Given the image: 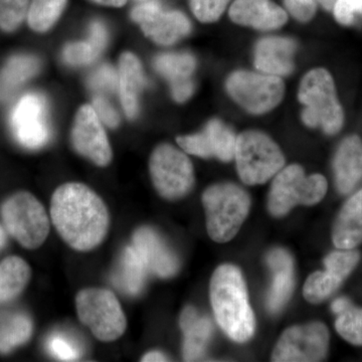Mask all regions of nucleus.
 <instances>
[{
	"instance_id": "1",
	"label": "nucleus",
	"mask_w": 362,
	"mask_h": 362,
	"mask_svg": "<svg viewBox=\"0 0 362 362\" xmlns=\"http://www.w3.org/2000/svg\"><path fill=\"white\" fill-rule=\"evenodd\" d=\"M51 218L62 239L78 252H89L99 247L110 228L106 204L83 183H65L54 190Z\"/></svg>"
},
{
	"instance_id": "2",
	"label": "nucleus",
	"mask_w": 362,
	"mask_h": 362,
	"mask_svg": "<svg viewBox=\"0 0 362 362\" xmlns=\"http://www.w3.org/2000/svg\"><path fill=\"white\" fill-rule=\"evenodd\" d=\"M209 296L216 322L223 332L235 342L251 339L256 319L240 269L230 264L218 267L211 277Z\"/></svg>"
},
{
	"instance_id": "3",
	"label": "nucleus",
	"mask_w": 362,
	"mask_h": 362,
	"mask_svg": "<svg viewBox=\"0 0 362 362\" xmlns=\"http://www.w3.org/2000/svg\"><path fill=\"white\" fill-rule=\"evenodd\" d=\"M206 228L214 242H230L239 233L251 207L246 190L233 183H218L202 194Z\"/></svg>"
},
{
	"instance_id": "4",
	"label": "nucleus",
	"mask_w": 362,
	"mask_h": 362,
	"mask_svg": "<svg viewBox=\"0 0 362 362\" xmlns=\"http://www.w3.org/2000/svg\"><path fill=\"white\" fill-rule=\"evenodd\" d=\"M299 101L304 105L302 120L311 128H322L326 134L339 132L344 121L341 105L338 102L334 81L324 69H314L302 78Z\"/></svg>"
},
{
	"instance_id": "5",
	"label": "nucleus",
	"mask_w": 362,
	"mask_h": 362,
	"mask_svg": "<svg viewBox=\"0 0 362 362\" xmlns=\"http://www.w3.org/2000/svg\"><path fill=\"white\" fill-rule=\"evenodd\" d=\"M328 183L321 175H305L298 164L287 166L275 175L268 199L269 211L274 216H285L298 204L314 206L324 199Z\"/></svg>"
},
{
	"instance_id": "6",
	"label": "nucleus",
	"mask_w": 362,
	"mask_h": 362,
	"mask_svg": "<svg viewBox=\"0 0 362 362\" xmlns=\"http://www.w3.org/2000/svg\"><path fill=\"white\" fill-rule=\"evenodd\" d=\"M235 158L240 180L247 185H263L285 164L280 147L259 131H246L238 136Z\"/></svg>"
},
{
	"instance_id": "7",
	"label": "nucleus",
	"mask_w": 362,
	"mask_h": 362,
	"mask_svg": "<svg viewBox=\"0 0 362 362\" xmlns=\"http://www.w3.org/2000/svg\"><path fill=\"white\" fill-rule=\"evenodd\" d=\"M76 307L81 322L98 339L111 342L125 332L127 320L115 295L101 288H87L78 293Z\"/></svg>"
},
{
	"instance_id": "8",
	"label": "nucleus",
	"mask_w": 362,
	"mask_h": 362,
	"mask_svg": "<svg viewBox=\"0 0 362 362\" xmlns=\"http://www.w3.org/2000/svg\"><path fill=\"white\" fill-rule=\"evenodd\" d=\"M1 218L9 235L25 249H37L49 235L47 211L30 192H18L6 199L1 206Z\"/></svg>"
},
{
	"instance_id": "9",
	"label": "nucleus",
	"mask_w": 362,
	"mask_h": 362,
	"mask_svg": "<svg viewBox=\"0 0 362 362\" xmlns=\"http://www.w3.org/2000/svg\"><path fill=\"white\" fill-rule=\"evenodd\" d=\"M152 183L159 194L168 201L182 199L194 185V171L187 154L170 144H161L149 160Z\"/></svg>"
},
{
	"instance_id": "10",
	"label": "nucleus",
	"mask_w": 362,
	"mask_h": 362,
	"mask_svg": "<svg viewBox=\"0 0 362 362\" xmlns=\"http://www.w3.org/2000/svg\"><path fill=\"white\" fill-rule=\"evenodd\" d=\"M226 90L245 110L261 115L281 103L285 94V85L278 76L238 71L226 80Z\"/></svg>"
},
{
	"instance_id": "11",
	"label": "nucleus",
	"mask_w": 362,
	"mask_h": 362,
	"mask_svg": "<svg viewBox=\"0 0 362 362\" xmlns=\"http://www.w3.org/2000/svg\"><path fill=\"white\" fill-rule=\"evenodd\" d=\"M329 349V332L321 322L293 326L281 335L272 354L276 362L322 361Z\"/></svg>"
},
{
	"instance_id": "12",
	"label": "nucleus",
	"mask_w": 362,
	"mask_h": 362,
	"mask_svg": "<svg viewBox=\"0 0 362 362\" xmlns=\"http://www.w3.org/2000/svg\"><path fill=\"white\" fill-rule=\"evenodd\" d=\"M74 149L100 168L112 161L110 142L94 107L83 105L76 114L71 132Z\"/></svg>"
},
{
	"instance_id": "13",
	"label": "nucleus",
	"mask_w": 362,
	"mask_h": 362,
	"mask_svg": "<svg viewBox=\"0 0 362 362\" xmlns=\"http://www.w3.org/2000/svg\"><path fill=\"white\" fill-rule=\"evenodd\" d=\"M131 18L140 25L148 39L161 45H171L187 37L192 25L187 16L177 11H164L157 2H145L135 6Z\"/></svg>"
},
{
	"instance_id": "14",
	"label": "nucleus",
	"mask_w": 362,
	"mask_h": 362,
	"mask_svg": "<svg viewBox=\"0 0 362 362\" xmlns=\"http://www.w3.org/2000/svg\"><path fill=\"white\" fill-rule=\"evenodd\" d=\"M14 137L28 149L45 146L51 137L47 103L39 94H28L14 107L11 117Z\"/></svg>"
},
{
	"instance_id": "15",
	"label": "nucleus",
	"mask_w": 362,
	"mask_h": 362,
	"mask_svg": "<svg viewBox=\"0 0 362 362\" xmlns=\"http://www.w3.org/2000/svg\"><path fill=\"white\" fill-rule=\"evenodd\" d=\"M176 141L192 156L202 158L216 157L221 161L228 162L235 157L237 137L228 126L216 119L209 121L202 132L180 136Z\"/></svg>"
},
{
	"instance_id": "16",
	"label": "nucleus",
	"mask_w": 362,
	"mask_h": 362,
	"mask_svg": "<svg viewBox=\"0 0 362 362\" xmlns=\"http://www.w3.org/2000/svg\"><path fill=\"white\" fill-rule=\"evenodd\" d=\"M132 246L141 257L148 272L160 278H170L180 269V261L163 239L149 226H141L133 235Z\"/></svg>"
},
{
	"instance_id": "17",
	"label": "nucleus",
	"mask_w": 362,
	"mask_h": 362,
	"mask_svg": "<svg viewBox=\"0 0 362 362\" xmlns=\"http://www.w3.org/2000/svg\"><path fill=\"white\" fill-rule=\"evenodd\" d=\"M228 14L237 25L261 30H276L288 21L284 9L271 0H235Z\"/></svg>"
},
{
	"instance_id": "18",
	"label": "nucleus",
	"mask_w": 362,
	"mask_h": 362,
	"mask_svg": "<svg viewBox=\"0 0 362 362\" xmlns=\"http://www.w3.org/2000/svg\"><path fill=\"white\" fill-rule=\"evenodd\" d=\"M195 59L190 54H163L157 57L154 66L170 83L171 93L176 102L182 103L194 93L192 75Z\"/></svg>"
},
{
	"instance_id": "19",
	"label": "nucleus",
	"mask_w": 362,
	"mask_h": 362,
	"mask_svg": "<svg viewBox=\"0 0 362 362\" xmlns=\"http://www.w3.org/2000/svg\"><path fill=\"white\" fill-rule=\"evenodd\" d=\"M267 264L273 273L267 307L272 313H277L291 297L294 288V262L289 252L278 247L269 252Z\"/></svg>"
},
{
	"instance_id": "20",
	"label": "nucleus",
	"mask_w": 362,
	"mask_h": 362,
	"mask_svg": "<svg viewBox=\"0 0 362 362\" xmlns=\"http://www.w3.org/2000/svg\"><path fill=\"white\" fill-rule=\"evenodd\" d=\"M296 45L285 37H266L259 40L255 51V66L261 73L273 76H287L294 69Z\"/></svg>"
},
{
	"instance_id": "21",
	"label": "nucleus",
	"mask_w": 362,
	"mask_h": 362,
	"mask_svg": "<svg viewBox=\"0 0 362 362\" xmlns=\"http://www.w3.org/2000/svg\"><path fill=\"white\" fill-rule=\"evenodd\" d=\"M335 183L338 192L349 194L362 180V142L358 136L343 140L335 154Z\"/></svg>"
},
{
	"instance_id": "22",
	"label": "nucleus",
	"mask_w": 362,
	"mask_h": 362,
	"mask_svg": "<svg viewBox=\"0 0 362 362\" xmlns=\"http://www.w3.org/2000/svg\"><path fill=\"white\" fill-rule=\"evenodd\" d=\"M180 324L185 335L183 358L185 361H201L213 334L211 321L199 315L194 307L187 306L181 313Z\"/></svg>"
},
{
	"instance_id": "23",
	"label": "nucleus",
	"mask_w": 362,
	"mask_h": 362,
	"mask_svg": "<svg viewBox=\"0 0 362 362\" xmlns=\"http://www.w3.org/2000/svg\"><path fill=\"white\" fill-rule=\"evenodd\" d=\"M144 86L142 66L132 52H124L119 59L118 89L126 116L134 119L139 109V95Z\"/></svg>"
},
{
	"instance_id": "24",
	"label": "nucleus",
	"mask_w": 362,
	"mask_h": 362,
	"mask_svg": "<svg viewBox=\"0 0 362 362\" xmlns=\"http://www.w3.org/2000/svg\"><path fill=\"white\" fill-rule=\"evenodd\" d=\"M332 240L340 250H351L362 243V189L345 202L333 226Z\"/></svg>"
},
{
	"instance_id": "25",
	"label": "nucleus",
	"mask_w": 362,
	"mask_h": 362,
	"mask_svg": "<svg viewBox=\"0 0 362 362\" xmlns=\"http://www.w3.org/2000/svg\"><path fill=\"white\" fill-rule=\"evenodd\" d=\"M148 269L132 245L126 247L114 272V284L126 294H140L144 287Z\"/></svg>"
},
{
	"instance_id": "26",
	"label": "nucleus",
	"mask_w": 362,
	"mask_h": 362,
	"mask_svg": "<svg viewBox=\"0 0 362 362\" xmlns=\"http://www.w3.org/2000/svg\"><path fill=\"white\" fill-rule=\"evenodd\" d=\"M108 33L101 21H95L90 25L89 39L85 42H71L64 49V59L71 66H84L99 57L107 44Z\"/></svg>"
},
{
	"instance_id": "27",
	"label": "nucleus",
	"mask_w": 362,
	"mask_h": 362,
	"mask_svg": "<svg viewBox=\"0 0 362 362\" xmlns=\"http://www.w3.org/2000/svg\"><path fill=\"white\" fill-rule=\"evenodd\" d=\"M40 70V61L33 56L20 54L7 61L0 71V100L11 98L23 83Z\"/></svg>"
},
{
	"instance_id": "28",
	"label": "nucleus",
	"mask_w": 362,
	"mask_h": 362,
	"mask_svg": "<svg viewBox=\"0 0 362 362\" xmlns=\"http://www.w3.org/2000/svg\"><path fill=\"white\" fill-rule=\"evenodd\" d=\"M30 268L20 257H8L0 263V304L11 301L30 282Z\"/></svg>"
},
{
	"instance_id": "29",
	"label": "nucleus",
	"mask_w": 362,
	"mask_h": 362,
	"mask_svg": "<svg viewBox=\"0 0 362 362\" xmlns=\"http://www.w3.org/2000/svg\"><path fill=\"white\" fill-rule=\"evenodd\" d=\"M337 315L338 334L351 344L362 345V308L354 306L347 298H338L331 305Z\"/></svg>"
},
{
	"instance_id": "30",
	"label": "nucleus",
	"mask_w": 362,
	"mask_h": 362,
	"mask_svg": "<svg viewBox=\"0 0 362 362\" xmlns=\"http://www.w3.org/2000/svg\"><path fill=\"white\" fill-rule=\"evenodd\" d=\"M33 322L23 313L6 314L0 319V354L28 342L32 337Z\"/></svg>"
},
{
	"instance_id": "31",
	"label": "nucleus",
	"mask_w": 362,
	"mask_h": 362,
	"mask_svg": "<svg viewBox=\"0 0 362 362\" xmlns=\"http://www.w3.org/2000/svg\"><path fill=\"white\" fill-rule=\"evenodd\" d=\"M68 0H32L28 11L30 28L37 33L51 30L61 18Z\"/></svg>"
},
{
	"instance_id": "32",
	"label": "nucleus",
	"mask_w": 362,
	"mask_h": 362,
	"mask_svg": "<svg viewBox=\"0 0 362 362\" xmlns=\"http://www.w3.org/2000/svg\"><path fill=\"white\" fill-rule=\"evenodd\" d=\"M343 281V279L328 269L326 271L314 272L305 282L304 298L312 304L320 303L337 291Z\"/></svg>"
},
{
	"instance_id": "33",
	"label": "nucleus",
	"mask_w": 362,
	"mask_h": 362,
	"mask_svg": "<svg viewBox=\"0 0 362 362\" xmlns=\"http://www.w3.org/2000/svg\"><path fill=\"white\" fill-rule=\"evenodd\" d=\"M30 0H0V28L13 32L28 16Z\"/></svg>"
},
{
	"instance_id": "34",
	"label": "nucleus",
	"mask_w": 362,
	"mask_h": 362,
	"mask_svg": "<svg viewBox=\"0 0 362 362\" xmlns=\"http://www.w3.org/2000/svg\"><path fill=\"white\" fill-rule=\"evenodd\" d=\"M47 346L49 354L61 361H76L82 356V349L77 340L66 333L52 334L47 340Z\"/></svg>"
},
{
	"instance_id": "35",
	"label": "nucleus",
	"mask_w": 362,
	"mask_h": 362,
	"mask_svg": "<svg viewBox=\"0 0 362 362\" xmlns=\"http://www.w3.org/2000/svg\"><path fill=\"white\" fill-rule=\"evenodd\" d=\"M361 259V254L354 249L340 250L330 252L325 259L324 265L328 270L334 272L340 278L345 280Z\"/></svg>"
},
{
	"instance_id": "36",
	"label": "nucleus",
	"mask_w": 362,
	"mask_h": 362,
	"mask_svg": "<svg viewBox=\"0 0 362 362\" xmlns=\"http://www.w3.org/2000/svg\"><path fill=\"white\" fill-rule=\"evenodd\" d=\"M230 0H189L190 8L195 18L204 23L220 20Z\"/></svg>"
},
{
	"instance_id": "37",
	"label": "nucleus",
	"mask_w": 362,
	"mask_h": 362,
	"mask_svg": "<svg viewBox=\"0 0 362 362\" xmlns=\"http://www.w3.org/2000/svg\"><path fill=\"white\" fill-rule=\"evenodd\" d=\"M89 86L97 92H114L118 88V75L110 66H102L90 76Z\"/></svg>"
},
{
	"instance_id": "38",
	"label": "nucleus",
	"mask_w": 362,
	"mask_h": 362,
	"mask_svg": "<svg viewBox=\"0 0 362 362\" xmlns=\"http://www.w3.org/2000/svg\"><path fill=\"white\" fill-rule=\"evenodd\" d=\"M286 8L301 23L312 20L316 13V0H284Z\"/></svg>"
},
{
	"instance_id": "39",
	"label": "nucleus",
	"mask_w": 362,
	"mask_h": 362,
	"mask_svg": "<svg viewBox=\"0 0 362 362\" xmlns=\"http://www.w3.org/2000/svg\"><path fill=\"white\" fill-rule=\"evenodd\" d=\"M93 107H94L98 116L105 125L108 126L111 129L118 127L120 119H119L118 113L108 100L105 99L101 95H97L93 100Z\"/></svg>"
},
{
	"instance_id": "40",
	"label": "nucleus",
	"mask_w": 362,
	"mask_h": 362,
	"mask_svg": "<svg viewBox=\"0 0 362 362\" xmlns=\"http://www.w3.org/2000/svg\"><path fill=\"white\" fill-rule=\"evenodd\" d=\"M332 11L338 23L343 25H351L356 16L354 0H337Z\"/></svg>"
},
{
	"instance_id": "41",
	"label": "nucleus",
	"mask_w": 362,
	"mask_h": 362,
	"mask_svg": "<svg viewBox=\"0 0 362 362\" xmlns=\"http://www.w3.org/2000/svg\"><path fill=\"white\" fill-rule=\"evenodd\" d=\"M142 361H168V358L161 352L151 351L143 356Z\"/></svg>"
},
{
	"instance_id": "42",
	"label": "nucleus",
	"mask_w": 362,
	"mask_h": 362,
	"mask_svg": "<svg viewBox=\"0 0 362 362\" xmlns=\"http://www.w3.org/2000/svg\"><path fill=\"white\" fill-rule=\"evenodd\" d=\"M92 1L105 6L121 7L125 6L127 0H92Z\"/></svg>"
},
{
	"instance_id": "43",
	"label": "nucleus",
	"mask_w": 362,
	"mask_h": 362,
	"mask_svg": "<svg viewBox=\"0 0 362 362\" xmlns=\"http://www.w3.org/2000/svg\"><path fill=\"white\" fill-rule=\"evenodd\" d=\"M316 1L320 4V6H323L326 11H332L337 0H316Z\"/></svg>"
},
{
	"instance_id": "44",
	"label": "nucleus",
	"mask_w": 362,
	"mask_h": 362,
	"mask_svg": "<svg viewBox=\"0 0 362 362\" xmlns=\"http://www.w3.org/2000/svg\"><path fill=\"white\" fill-rule=\"evenodd\" d=\"M6 240L7 237L6 230H4V228H2L1 226H0V251H1V250L4 249V247H6Z\"/></svg>"
},
{
	"instance_id": "45",
	"label": "nucleus",
	"mask_w": 362,
	"mask_h": 362,
	"mask_svg": "<svg viewBox=\"0 0 362 362\" xmlns=\"http://www.w3.org/2000/svg\"><path fill=\"white\" fill-rule=\"evenodd\" d=\"M354 6L356 14H361L362 16V0H354Z\"/></svg>"
}]
</instances>
